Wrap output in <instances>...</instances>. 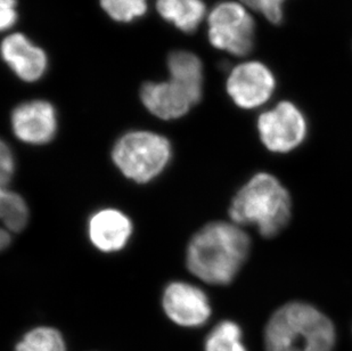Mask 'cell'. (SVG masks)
<instances>
[{"instance_id": "obj_1", "label": "cell", "mask_w": 352, "mask_h": 351, "mask_svg": "<svg viewBox=\"0 0 352 351\" xmlns=\"http://www.w3.org/2000/svg\"><path fill=\"white\" fill-rule=\"evenodd\" d=\"M250 248L249 235L236 224L210 222L187 246V268L208 284H230L245 264Z\"/></svg>"}, {"instance_id": "obj_2", "label": "cell", "mask_w": 352, "mask_h": 351, "mask_svg": "<svg viewBox=\"0 0 352 351\" xmlns=\"http://www.w3.org/2000/svg\"><path fill=\"white\" fill-rule=\"evenodd\" d=\"M332 319L314 306L294 301L277 309L263 332L265 351H336Z\"/></svg>"}, {"instance_id": "obj_3", "label": "cell", "mask_w": 352, "mask_h": 351, "mask_svg": "<svg viewBox=\"0 0 352 351\" xmlns=\"http://www.w3.org/2000/svg\"><path fill=\"white\" fill-rule=\"evenodd\" d=\"M292 215L287 189L275 176L260 173L239 189L230 204V215L236 225L258 227L263 237L282 232Z\"/></svg>"}, {"instance_id": "obj_4", "label": "cell", "mask_w": 352, "mask_h": 351, "mask_svg": "<svg viewBox=\"0 0 352 351\" xmlns=\"http://www.w3.org/2000/svg\"><path fill=\"white\" fill-rule=\"evenodd\" d=\"M173 158V147L159 134L135 130L120 137L112 149L118 169L138 184H146L164 171Z\"/></svg>"}, {"instance_id": "obj_5", "label": "cell", "mask_w": 352, "mask_h": 351, "mask_svg": "<svg viewBox=\"0 0 352 351\" xmlns=\"http://www.w3.org/2000/svg\"><path fill=\"white\" fill-rule=\"evenodd\" d=\"M208 36L217 50L245 56L254 46L256 23L242 3L223 1L209 13Z\"/></svg>"}, {"instance_id": "obj_6", "label": "cell", "mask_w": 352, "mask_h": 351, "mask_svg": "<svg viewBox=\"0 0 352 351\" xmlns=\"http://www.w3.org/2000/svg\"><path fill=\"white\" fill-rule=\"evenodd\" d=\"M307 121L294 104L280 102L258 119L260 140L274 153H287L301 145L307 136Z\"/></svg>"}, {"instance_id": "obj_7", "label": "cell", "mask_w": 352, "mask_h": 351, "mask_svg": "<svg viewBox=\"0 0 352 351\" xmlns=\"http://www.w3.org/2000/svg\"><path fill=\"white\" fill-rule=\"evenodd\" d=\"M275 78L265 64L251 61L234 67L227 79V93L242 109L259 107L275 90Z\"/></svg>"}, {"instance_id": "obj_8", "label": "cell", "mask_w": 352, "mask_h": 351, "mask_svg": "<svg viewBox=\"0 0 352 351\" xmlns=\"http://www.w3.org/2000/svg\"><path fill=\"white\" fill-rule=\"evenodd\" d=\"M162 306L166 316L184 328H199L211 316L206 293L186 281H173L163 292Z\"/></svg>"}, {"instance_id": "obj_9", "label": "cell", "mask_w": 352, "mask_h": 351, "mask_svg": "<svg viewBox=\"0 0 352 351\" xmlns=\"http://www.w3.org/2000/svg\"><path fill=\"white\" fill-rule=\"evenodd\" d=\"M10 123L14 135L21 142L30 145H45L56 135V109L47 100L25 102L13 109Z\"/></svg>"}, {"instance_id": "obj_10", "label": "cell", "mask_w": 352, "mask_h": 351, "mask_svg": "<svg viewBox=\"0 0 352 351\" xmlns=\"http://www.w3.org/2000/svg\"><path fill=\"white\" fill-rule=\"evenodd\" d=\"M140 100L153 116L162 120L179 119L199 104L188 90L170 78L162 83H144Z\"/></svg>"}, {"instance_id": "obj_11", "label": "cell", "mask_w": 352, "mask_h": 351, "mask_svg": "<svg viewBox=\"0 0 352 351\" xmlns=\"http://www.w3.org/2000/svg\"><path fill=\"white\" fill-rule=\"evenodd\" d=\"M1 56L17 78L25 83L41 79L48 67V58L43 50L19 32L8 34L3 40Z\"/></svg>"}, {"instance_id": "obj_12", "label": "cell", "mask_w": 352, "mask_h": 351, "mask_svg": "<svg viewBox=\"0 0 352 351\" xmlns=\"http://www.w3.org/2000/svg\"><path fill=\"white\" fill-rule=\"evenodd\" d=\"M133 231L129 217L112 208L94 212L87 225L90 242L97 250L105 253L121 251L126 248Z\"/></svg>"}, {"instance_id": "obj_13", "label": "cell", "mask_w": 352, "mask_h": 351, "mask_svg": "<svg viewBox=\"0 0 352 351\" xmlns=\"http://www.w3.org/2000/svg\"><path fill=\"white\" fill-rule=\"evenodd\" d=\"M160 17L185 34L197 30L206 15L203 0H157Z\"/></svg>"}, {"instance_id": "obj_14", "label": "cell", "mask_w": 352, "mask_h": 351, "mask_svg": "<svg viewBox=\"0 0 352 351\" xmlns=\"http://www.w3.org/2000/svg\"><path fill=\"white\" fill-rule=\"evenodd\" d=\"M170 79L175 80L199 103L203 95V65L201 58L187 50H176L168 57Z\"/></svg>"}, {"instance_id": "obj_15", "label": "cell", "mask_w": 352, "mask_h": 351, "mask_svg": "<svg viewBox=\"0 0 352 351\" xmlns=\"http://www.w3.org/2000/svg\"><path fill=\"white\" fill-rule=\"evenodd\" d=\"M0 213L3 225L10 232L23 231L29 220V209L23 198L8 189H1Z\"/></svg>"}, {"instance_id": "obj_16", "label": "cell", "mask_w": 352, "mask_h": 351, "mask_svg": "<svg viewBox=\"0 0 352 351\" xmlns=\"http://www.w3.org/2000/svg\"><path fill=\"white\" fill-rule=\"evenodd\" d=\"M206 351H249L243 342L241 326L233 321H223L210 332Z\"/></svg>"}, {"instance_id": "obj_17", "label": "cell", "mask_w": 352, "mask_h": 351, "mask_svg": "<svg viewBox=\"0 0 352 351\" xmlns=\"http://www.w3.org/2000/svg\"><path fill=\"white\" fill-rule=\"evenodd\" d=\"M15 351H67V345L60 331L40 326L28 332L17 343Z\"/></svg>"}, {"instance_id": "obj_18", "label": "cell", "mask_w": 352, "mask_h": 351, "mask_svg": "<svg viewBox=\"0 0 352 351\" xmlns=\"http://www.w3.org/2000/svg\"><path fill=\"white\" fill-rule=\"evenodd\" d=\"M100 6L112 20L128 23L145 15L147 0H100Z\"/></svg>"}, {"instance_id": "obj_19", "label": "cell", "mask_w": 352, "mask_h": 351, "mask_svg": "<svg viewBox=\"0 0 352 351\" xmlns=\"http://www.w3.org/2000/svg\"><path fill=\"white\" fill-rule=\"evenodd\" d=\"M244 6L259 12L272 23L278 24L283 19V3L285 0H239Z\"/></svg>"}, {"instance_id": "obj_20", "label": "cell", "mask_w": 352, "mask_h": 351, "mask_svg": "<svg viewBox=\"0 0 352 351\" xmlns=\"http://www.w3.org/2000/svg\"><path fill=\"white\" fill-rule=\"evenodd\" d=\"M15 158L13 156V151L6 142H1V149H0V180H1V189H7L10 180L13 178L15 171Z\"/></svg>"}, {"instance_id": "obj_21", "label": "cell", "mask_w": 352, "mask_h": 351, "mask_svg": "<svg viewBox=\"0 0 352 351\" xmlns=\"http://www.w3.org/2000/svg\"><path fill=\"white\" fill-rule=\"evenodd\" d=\"M16 0H0V29L10 30L16 24Z\"/></svg>"}, {"instance_id": "obj_22", "label": "cell", "mask_w": 352, "mask_h": 351, "mask_svg": "<svg viewBox=\"0 0 352 351\" xmlns=\"http://www.w3.org/2000/svg\"><path fill=\"white\" fill-rule=\"evenodd\" d=\"M10 231H7V229H3L1 231V234H0V246L3 250L7 248V246L10 244Z\"/></svg>"}]
</instances>
